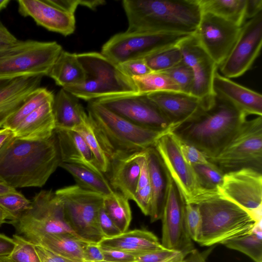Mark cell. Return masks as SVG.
Returning a JSON list of instances; mask_svg holds the SVG:
<instances>
[{"instance_id":"db71d44e","label":"cell","mask_w":262,"mask_h":262,"mask_svg":"<svg viewBox=\"0 0 262 262\" xmlns=\"http://www.w3.org/2000/svg\"><path fill=\"white\" fill-rule=\"evenodd\" d=\"M14 247L15 243L12 238L0 233V256L9 255Z\"/></svg>"},{"instance_id":"836d02e7","label":"cell","mask_w":262,"mask_h":262,"mask_svg":"<svg viewBox=\"0 0 262 262\" xmlns=\"http://www.w3.org/2000/svg\"><path fill=\"white\" fill-rule=\"evenodd\" d=\"M103 207L122 233L127 231L132 219L129 199L120 192L114 191L104 196Z\"/></svg>"},{"instance_id":"44dd1931","label":"cell","mask_w":262,"mask_h":262,"mask_svg":"<svg viewBox=\"0 0 262 262\" xmlns=\"http://www.w3.org/2000/svg\"><path fill=\"white\" fill-rule=\"evenodd\" d=\"M214 94L230 101L247 116H262V96L217 72L213 81Z\"/></svg>"},{"instance_id":"8992f818","label":"cell","mask_w":262,"mask_h":262,"mask_svg":"<svg viewBox=\"0 0 262 262\" xmlns=\"http://www.w3.org/2000/svg\"><path fill=\"white\" fill-rule=\"evenodd\" d=\"M77 57L85 72V80L81 84L62 89L78 99L91 101L138 94L132 78L125 75L102 53H82L77 54Z\"/></svg>"},{"instance_id":"7a4b0ae2","label":"cell","mask_w":262,"mask_h":262,"mask_svg":"<svg viewBox=\"0 0 262 262\" xmlns=\"http://www.w3.org/2000/svg\"><path fill=\"white\" fill-rule=\"evenodd\" d=\"M247 116L230 101L214 94L204 102L195 115L170 132L195 147L209 160L220 152Z\"/></svg>"},{"instance_id":"4316f807","label":"cell","mask_w":262,"mask_h":262,"mask_svg":"<svg viewBox=\"0 0 262 262\" xmlns=\"http://www.w3.org/2000/svg\"><path fill=\"white\" fill-rule=\"evenodd\" d=\"M79 99L63 89L54 96L52 111L55 129L74 130L88 117Z\"/></svg>"},{"instance_id":"680465c9","label":"cell","mask_w":262,"mask_h":262,"mask_svg":"<svg viewBox=\"0 0 262 262\" xmlns=\"http://www.w3.org/2000/svg\"><path fill=\"white\" fill-rule=\"evenodd\" d=\"M9 220V216L5 211L0 206V226Z\"/></svg>"},{"instance_id":"7402d4cb","label":"cell","mask_w":262,"mask_h":262,"mask_svg":"<svg viewBox=\"0 0 262 262\" xmlns=\"http://www.w3.org/2000/svg\"><path fill=\"white\" fill-rule=\"evenodd\" d=\"M142 151L117 156L110 161L108 182L114 191L133 200L140 172L139 158Z\"/></svg>"},{"instance_id":"6f0895ef","label":"cell","mask_w":262,"mask_h":262,"mask_svg":"<svg viewBox=\"0 0 262 262\" xmlns=\"http://www.w3.org/2000/svg\"><path fill=\"white\" fill-rule=\"evenodd\" d=\"M16 191H17V190L15 188L0 182V196L7 193L15 192Z\"/></svg>"},{"instance_id":"60d3db41","label":"cell","mask_w":262,"mask_h":262,"mask_svg":"<svg viewBox=\"0 0 262 262\" xmlns=\"http://www.w3.org/2000/svg\"><path fill=\"white\" fill-rule=\"evenodd\" d=\"M12 238L15 247L8 256L13 262H41L35 244L17 234Z\"/></svg>"},{"instance_id":"816d5d0a","label":"cell","mask_w":262,"mask_h":262,"mask_svg":"<svg viewBox=\"0 0 262 262\" xmlns=\"http://www.w3.org/2000/svg\"><path fill=\"white\" fill-rule=\"evenodd\" d=\"M41 262H79L56 254L39 245H35Z\"/></svg>"},{"instance_id":"91938a15","label":"cell","mask_w":262,"mask_h":262,"mask_svg":"<svg viewBox=\"0 0 262 262\" xmlns=\"http://www.w3.org/2000/svg\"><path fill=\"white\" fill-rule=\"evenodd\" d=\"M10 2V0H0V11L6 8Z\"/></svg>"},{"instance_id":"9a60e30c","label":"cell","mask_w":262,"mask_h":262,"mask_svg":"<svg viewBox=\"0 0 262 262\" xmlns=\"http://www.w3.org/2000/svg\"><path fill=\"white\" fill-rule=\"evenodd\" d=\"M218 191L221 196L248 211L257 220L261 219V171L243 168L227 172Z\"/></svg>"},{"instance_id":"ba28073f","label":"cell","mask_w":262,"mask_h":262,"mask_svg":"<svg viewBox=\"0 0 262 262\" xmlns=\"http://www.w3.org/2000/svg\"><path fill=\"white\" fill-rule=\"evenodd\" d=\"M62 50L56 41L19 40L0 53V78L48 76Z\"/></svg>"},{"instance_id":"11a10c76","label":"cell","mask_w":262,"mask_h":262,"mask_svg":"<svg viewBox=\"0 0 262 262\" xmlns=\"http://www.w3.org/2000/svg\"><path fill=\"white\" fill-rule=\"evenodd\" d=\"M14 137L13 131L8 128L0 129V149L11 138Z\"/></svg>"},{"instance_id":"52a82bcc","label":"cell","mask_w":262,"mask_h":262,"mask_svg":"<svg viewBox=\"0 0 262 262\" xmlns=\"http://www.w3.org/2000/svg\"><path fill=\"white\" fill-rule=\"evenodd\" d=\"M31 202L30 208L18 219L7 222L14 227L16 234L31 242L44 235L52 234L79 238L67 222L62 202L55 192L41 190Z\"/></svg>"},{"instance_id":"603a6c76","label":"cell","mask_w":262,"mask_h":262,"mask_svg":"<svg viewBox=\"0 0 262 262\" xmlns=\"http://www.w3.org/2000/svg\"><path fill=\"white\" fill-rule=\"evenodd\" d=\"M42 77L36 75L15 78L0 88V128L39 87Z\"/></svg>"},{"instance_id":"1f68e13d","label":"cell","mask_w":262,"mask_h":262,"mask_svg":"<svg viewBox=\"0 0 262 262\" xmlns=\"http://www.w3.org/2000/svg\"><path fill=\"white\" fill-rule=\"evenodd\" d=\"M59 166L69 172L81 188L100 193L104 196L112 194L114 190L104 175H100L82 165L61 162Z\"/></svg>"},{"instance_id":"6da1fadb","label":"cell","mask_w":262,"mask_h":262,"mask_svg":"<svg viewBox=\"0 0 262 262\" xmlns=\"http://www.w3.org/2000/svg\"><path fill=\"white\" fill-rule=\"evenodd\" d=\"M60 163L55 132L40 140L13 137L0 149V182L15 189L41 187Z\"/></svg>"},{"instance_id":"7bdbcfd3","label":"cell","mask_w":262,"mask_h":262,"mask_svg":"<svg viewBox=\"0 0 262 262\" xmlns=\"http://www.w3.org/2000/svg\"><path fill=\"white\" fill-rule=\"evenodd\" d=\"M201 216L198 204H185V223L190 238L196 242L201 226Z\"/></svg>"},{"instance_id":"e0dca14e","label":"cell","mask_w":262,"mask_h":262,"mask_svg":"<svg viewBox=\"0 0 262 262\" xmlns=\"http://www.w3.org/2000/svg\"><path fill=\"white\" fill-rule=\"evenodd\" d=\"M241 27L213 14L202 13L195 35L219 67L235 43Z\"/></svg>"},{"instance_id":"be15d7a7","label":"cell","mask_w":262,"mask_h":262,"mask_svg":"<svg viewBox=\"0 0 262 262\" xmlns=\"http://www.w3.org/2000/svg\"><path fill=\"white\" fill-rule=\"evenodd\" d=\"M94 262H113V261L103 260H101V261H94Z\"/></svg>"},{"instance_id":"277c9868","label":"cell","mask_w":262,"mask_h":262,"mask_svg":"<svg viewBox=\"0 0 262 262\" xmlns=\"http://www.w3.org/2000/svg\"><path fill=\"white\" fill-rule=\"evenodd\" d=\"M88 115L110 161L154 146L165 133L135 124L95 101H89Z\"/></svg>"},{"instance_id":"f1b7e54d","label":"cell","mask_w":262,"mask_h":262,"mask_svg":"<svg viewBox=\"0 0 262 262\" xmlns=\"http://www.w3.org/2000/svg\"><path fill=\"white\" fill-rule=\"evenodd\" d=\"M48 76L62 88L78 85L85 80V72L79 61L77 54L61 51L55 61Z\"/></svg>"},{"instance_id":"5bb4252c","label":"cell","mask_w":262,"mask_h":262,"mask_svg":"<svg viewBox=\"0 0 262 262\" xmlns=\"http://www.w3.org/2000/svg\"><path fill=\"white\" fill-rule=\"evenodd\" d=\"M262 45V12L246 21L224 61L219 66L222 75L236 78L251 69L260 54Z\"/></svg>"},{"instance_id":"d6a6232c","label":"cell","mask_w":262,"mask_h":262,"mask_svg":"<svg viewBox=\"0 0 262 262\" xmlns=\"http://www.w3.org/2000/svg\"><path fill=\"white\" fill-rule=\"evenodd\" d=\"M222 244L243 253L255 262H262L261 220L256 223L249 233L227 241Z\"/></svg>"},{"instance_id":"6125c7cd","label":"cell","mask_w":262,"mask_h":262,"mask_svg":"<svg viewBox=\"0 0 262 262\" xmlns=\"http://www.w3.org/2000/svg\"><path fill=\"white\" fill-rule=\"evenodd\" d=\"M0 262H13L8 256H0Z\"/></svg>"},{"instance_id":"9f6ffc18","label":"cell","mask_w":262,"mask_h":262,"mask_svg":"<svg viewBox=\"0 0 262 262\" xmlns=\"http://www.w3.org/2000/svg\"><path fill=\"white\" fill-rule=\"evenodd\" d=\"M188 253H185L181 252H177L171 256L168 257L167 258L163 260L161 262H184L185 257Z\"/></svg>"},{"instance_id":"b9f144b4","label":"cell","mask_w":262,"mask_h":262,"mask_svg":"<svg viewBox=\"0 0 262 262\" xmlns=\"http://www.w3.org/2000/svg\"><path fill=\"white\" fill-rule=\"evenodd\" d=\"M161 73L173 80L179 86L182 93L190 94L193 83V74L190 68L183 61L174 67Z\"/></svg>"},{"instance_id":"7dc6e473","label":"cell","mask_w":262,"mask_h":262,"mask_svg":"<svg viewBox=\"0 0 262 262\" xmlns=\"http://www.w3.org/2000/svg\"><path fill=\"white\" fill-rule=\"evenodd\" d=\"M104 259L113 262H134L136 255L122 250L101 247Z\"/></svg>"},{"instance_id":"f546056e","label":"cell","mask_w":262,"mask_h":262,"mask_svg":"<svg viewBox=\"0 0 262 262\" xmlns=\"http://www.w3.org/2000/svg\"><path fill=\"white\" fill-rule=\"evenodd\" d=\"M31 243L65 258L84 262L83 249L86 242L78 237L60 234H46Z\"/></svg>"},{"instance_id":"4dcf8cb0","label":"cell","mask_w":262,"mask_h":262,"mask_svg":"<svg viewBox=\"0 0 262 262\" xmlns=\"http://www.w3.org/2000/svg\"><path fill=\"white\" fill-rule=\"evenodd\" d=\"M202 13H209L242 27L246 21L247 0H198Z\"/></svg>"},{"instance_id":"f5cc1de1","label":"cell","mask_w":262,"mask_h":262,"mask_svg":"<svg viewBox=\"0 0 262 262\" xmlns=\"http://www.w3.org/2000/svg\"><path fill=\"white\" fill-rule=\"evenodd\" d=\"M262 0H247L245 17L249 20L262 12Z\"/></svg>"},{"instance_id":"3957f363","label":"cell","mask_w":262,"mask_h":262,"mask_svg":"<svg viewBox=\"0 0 262 262\" xmlns=\"http://www.w3.org/2000/svg\"><path fill=\"white\" fill-rule=\"evenodd\" d=\"M127 32L194 34L202 12L198 0H124Z\"/></svg>"},{"instance_id":"ab89813d","label":"cell","mask_w":262,"mask_h":262,"mask_svg":"<svg viewBox=\"0 0 262 262\" xmlns=\"http://www.w3.org/2000/svg\"><path fill=\"white\" fill-rule=\"evenodd\" d=\"M32 202L18 191L7 193L0 196V206L9 216V221L18 219L29 209Z\"/></svg>"},{"instance_id":"7c38bea8","label":"cell","mask_w":262,"mask_h":262,"mask_svg":"<svg viewBox=\"0 0 262 262\" xmlns=\"http://www.w3.org/2000/svg\"><path fill=\"white\" fill-rule=\"evenodd\" d=\"M154 147L186 203L199 204L220 196L218 192L201 186L192 166L184 158L177 139L170 132L163 134Z\"/></svg>"},{"instance_id":"4fadbf2b","label":"cell","mask_w":262,"mask_h":262,"mask_svg":"<svg viewBox=\"0 0 262 262\" xmlns=\"http://www.w3.org/2000/svg\"><path fill=\"white\" fill-rule=\"evenodd\" d=\"M138 126L169 132L172 125L147 95L134 94L94 100Z\"/></svg>"},{"instance_id":"d590c367","label":"cell","mask_w":262,"mask_h":262,"mask_svg":"<svg viewBox=\"0 0 262 262\" xmlns=\"http://www.w3.org/2000/svg\"><path fill=\"white\" fill-rule=\"evenodd\" d=\"M132 79L138 94L147 95L159 92H180L179 86L168 76L161 72H152Z\"/></svg>"},{"instance_id":"e575fe53","label":"cell","mask_w":262,"mask_h":262,"mask_svg":"<svg viewBox=\"0 0 262 262\" xmlns=\"http://www.w3.org/2000/svg\"><path fill=\"white\" fill-rule=\"evenodd\" d=\"M54 96L52 92L46 88L39 87L36 89L23 105L7 119L2 128L13 131L28 115L47 102L52 101Z\"/></svg>"},{"instance_id":"ee69618b","label":"cell","mask_w":262,"mask_h":262,"mask_svg":"<svg viewBox=\"0 0 262 262\" xmlns=\"http://www.w3.org/2000/svg\"><path fill=\"white\" fill-rule=\"evenodd\" d=\"M117 65L125 75L130 78L144 76L152 72L143 58L132 59Z\"/></svg>"},{"instance_id":"30bf717a","label":"cell","mask_w":262,"mask_h":262,"mask_svg":"<svg viewBox=\"0 0 262 262\" xmlns=\"http://www.w3.org/2000/svg\"><path fill=\"white\" fill-rule=\"evenodd\" d=\"M224 173L243 168L262 170V116L246 119L215 157L208 160Z\"/></svg>"},{"instance_id":"d4e9b609","label":"cell","mask_w":262,"mask_h":262,"mask_svg":"<svg viewBox=\"0 0 262 262\" xmlns=\"http://www.w3.org/2000/svg\"><path fill=\"white\" fill-rule=\"evenodd\" d=\"M145 150L151 189L149 216L151 223L161 219L168 190L169 174L154 146Z\"/></svg>"},{"instance_id":"cb8c5ba5","label":"cell","mask_w":262,"mask_h":262,"mask_svg":"<svg viewBox=\"0 0 262 262\" xmlns=\"http://www.w3.org/2000/svg\"><path fill=\"white\" fill-rule=\"evenodd\" d=\"M55 133L61 162L82 165L104 175L90 148L79 134L68 129H55Z\"/></svg>"},{"instance_id":"94428289","label":"cell","mask_w":262,"mask_h":262,"mask_svg":"<svg viewBox=\"0 0 262 262\" xmlns=\"http://www.w3.org/2000/svg\"><path fill=\"white\" fill-rule=\"evenodd\" d=\"M13 79L0 78V88L7 84Z\"/></svg>"},{"instance_id":"ffe728a7","label":"cell","mask_w":262,"mask_h":262,"mask_svg":"<svg viewBox=\"0 0 262 262\" xmlns=\"http://www.w3.org/2000/svg\"><path fill=\"white\" fill-rule=\"evenodd\" d=\"M147 95L170 123L171 129L192 118L204 103L197 97L180 92H159Z\"/></svg>"},{"instance_id":"f35d334b","label":"cell","mask_w":262,"mask_h":262,"mask_svg":"<svg viewBox=\"0 0 262 262\" xmlns=\"http://www.w3.org/2000/svg\"><path fill=\"white\" fill-rule=\"evenodd\" d=\"M192 166L202 187L219 192L218 190L222 184L224 173L216 165L209 162Z\"/></svg>"},{"instance_id":"681fc988","label":"cell","mask_w":262,"mask_h":262,"mask_svg":"<svg viewBox=\"0 0 262 262\" xmlns=\"http://www.w3.org/2000/svg\"><path fill=\"white\" fill-rule=\"evenodd\" d=\"M83 256L84 262H94L104 260L102 250L98 245L86 242L84 247Z\"/></svg>"},{"instance_id":"484cf974","label":"cell","mask_w":262,"mask_h":262,"mask_svg":"<svg viewBox=\"0 0 262 262\" xmlns=\"http://www.w3.org/2000/svg\"><path fill=\"white\" fill-rule=\"evenodd\" d=\"M53 100L45 103L26 117L13 130L14 137L28 140L51 137L55 129Z\"/></svg>"},{"instance_id":"03108f58","label":"cell","mask_w":262,"mask_h":262,"mask_svg":"<svg viewBox=\"0 0 262 262\" xmlns=\"http://www.w3.org/2000/svg\"><path fill=\"white\" fill-rule=\"evenodd\" d=\"M134 262H138V261H134Z\"/></svg>"},{"instance_id":"8d00e7d4","label":"cell","mask_w":262,"mask_h":262,"mask_svg":"<svg viewBox=\"0 0 262 262\" xmlns=\"http://www.w3.org/2000/svg\"><path fill=\"white\" fill-rule=\"evenodd\" d=\"M79 134L92 152L101 172L107 173L110 167V161L97 136L92 123L88 117L79 127L72 130Z\"/></svg>"},{"instance_id":"ac0fdd59","label":"cell","mask_w":262,"mask_h":262,"mask_svg":"<svg viewBox=\"0 0 262 262\" xmlns=\"http://www.w3.org/2000/svg\"><path fill=\"white\" fill-rule=\"evenodd\" d=\"M183 61L191 69L194 79L190 95L206 101L214 95L213 81L219 66L204 49L195 33L178 44Z\"/></svg>"},{"instance_id":"2e32d148","label":"cell","mask_w":262,"mask_h":262,"mask_svg":"<svg viewBox=\"0 0 262 262\" xmlns=\"http://www.w3.org/2000/svg\"><path fill=\"white\" fill-rule=\"evenodd\" d=\"M185 202L169 176L168 190L163 210L162 243L167 249L188 253L193 249L192 240L185 226Z\"/></svg>"},{"instance_id":"74e56055","label":"cell","mask_w":262,"mask_h":262,"mask_svg":"<svg viewBox=\"0 0 262 262\" xmlns=\"http://www.w3.org/2000/svg\"><path fill=\"white\" fill-rule=\"evenodd\" d=\"M144 59L152 72H155L166 71L183 61L178 45L159 51Z\"/></svg>"},{"instance_id":"c3c4849f","label":"cell","mask_w":262,"mask_h":262,"mask_svg":"<svg viewBox=\"0 0 262 262\" xmlns=\"http://www.w3.org/2000/svg\"><path fill=\"white\" fill-rule=\"evenodd\" d=\"M178 251L167 249L149 252L136 255V261L161 262Z\"/></svg>"},{"instance_id":"d6986e66","label":"cell","mask_w":262,"mask_h":262,"mask_svg":"<svg viewBox=\"0 0 262 262\" xmlns=\"http://www.w3.org/2000/svg\"><path fill=\"white\" fill-rule=\"evenodd\" d=\"M17 2L19 13L31 17L38 25L65 36L74 32L75 14L61 8L54 0H19Z\"/></svg>"},{"instance_id":"5b68a950","label":"cell","mask_w":262,"mask_h":262,"mask_svg":"<svg viewBox=\"0 0 262 262\" xmlns=\"http://www.w3.org/2000/svg\"><path fill=\"white\" fill-rule=\"evenodd\" d=\"M198 205L202 222L196 242L202 246L222 244L246 234L260 220L238 205L220 195Z\"/></svg>"},{"instance_id":"bcb514c9","label":"cell","mask_w":262,"mask_h":262,"mask_svg":"<svg viewBox=\"0 0 262 262\" xmlns=\"http://www.w3.org/2000/svg\"><path fill=\"white\" fill-rule=\"evenodd\" d=\"M98 223L104 238L113 237L122 233L108 215L103 206L98 212Z\"/></svg>"},{"instance_id":"e7e4bbea","label":"cell","mask_w":262,"mask_h":262,"mask_svg":"<svg viewBox=\"0 0 262 262\" xmlns=\"http://www.w3.org/2000/svg\"><path fill=\"white\" fill-rule=\"evenodd\" d=\"M202 262H206V260H203V261H202Z\"/></svg>"},{"instance_id":"8fae6325","label":"cell","mask_w":262,"mask_h":262,"mask_svg":"<svg viewBox=\"0 0 262 262\" xmlns=\"http://www.w3.org/2000/svg\"><path fill=\"white\" fill-rule=\"evenodd\" d=\"M192 34L127 32L111 37L102 46L101 52L114 63L145 58L159 51L177 45Z\"/></svg>"},{"instance_id":"f6af8a7d","label":"cell","mask_w":262,"mask_h":262,"mask_svg":"<svg viewBox=\"0 0 262 262\" xmlns=\"http://www.w3.org/2000/svg\"><path fill=\"white\" fill-rule=\"evenodd\" d=\"M176 138L178 141L182 155L189 164L193 166L207 163L209 162L206 156L195 147Z\"/></svg>"},{"instance_id":"f907efd6","label":"cell","mask_w":262,"mask_h":262,"mask_svg":"<svg viewBox=\"0 0 262 262\" xmlns=\"http://www.w3.org/2000/svg\"><path fill=\"white\" fill-rule=\"evenodd\" d=\"M19 40L8 30L0 20V53L12 48Z\"/></svg>"},{"instance_id":"83f0119b","label":"cell","mask_w":262,"mask_h":262,"mask_svg":"<svg viewBox=\"0 0 262 262\" xmlns=\"http://www.w3.org/2000/svg\"><path fill=\"white\" fill-rule=\"evenodd\" d=\"M98 245L102 248L122 250L135 255L164 249L152 232L138 229L126 231L115 237L103 238Z\"/></svg>"},{"instance_id":"9c48e42d","label":"cell","mask_w":262,"mask_h":262,"mask_svg":"<svg viewBox=\"0 0 262 262\" xmlns=\"http://www.w3.org/2000/svg\"><path fill=\"white\" fill-rule=\"evenodd\" d=\"M55 193L62 202L66 220L73 231L84 241L99 244L104 236L98 215L105 196L77 184L61 188Z\"/></svg>"}]
</instances>
